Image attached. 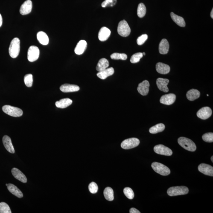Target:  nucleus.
I'll return each instance as SVG.
<instances>
[{
  "label": "nucleus",
  "instance_id": "obj_31",
  "mask_svg": "<svg viewBox=\"0 0 213 213\" xmlns=\"http://www.w3.org/2000/svg\"><path fill=\"white\" fill-rule=\"evenodd\" d=\"M105 198L106 200L112 201L114 200V192L110 187H107L103 192Z\"/></svg>",
  "mask_w": 213,
  "mask_h": 213
},
{
  "label": "nucleus",
  "instance_id": "obj_41",
  "mask_svg": "<svg viewBox=\"0 0 213 213\" xmlns=\"http://www.w3.org/2000/svg\"><path fill=\"white\" fill-rule=\"evenodd\" d=\"M148 38V36L146 34H143L139 36L137 39V44L139 45H142L147 40Z\"/></svg>",
  "mask_w": 213,
  "mask_h": 213
},
{
  "label": "nucleus",
  "instance_id": "obj_36",
  "mask_svg": "<svg viewBox=\"0 0 213 213\" xmlns=\"http://www.w3.org/2000/svg\"><path fill=\"white\" fill-rule=\"evenodd\" d=\"M143 57L142 53H135L132 56L130 59V62L132 63H136L139 62L140 59Z\"/></svg>",
  "mask_w": 213,
  "mask_h": 213
},
{
  "label": "nucleus",
  "instance_id": "obj_4",
  "mask_svg": "<svg viewBox=\"0 0 213 213\" xmlns=\"http://www.w3.org/2000/svg\"><path fill=\"white\" fill-rule=\"evenodd\" d=\"M189 189L186 186H175L171 187L167 190V193L170 196L184 195L188 194Z\"/></svg>",
  "mask_w": 213,
  "mask_h": 213
},
{
  "label": "nucleus",
  "instance_id": "obj_39",
  "mask_svg": "<svg viewBox=\"0 0 213 213\" xmlns=\"http://www.w3.org/2000/svg\"><path fill=\"white\" fill-rule=\"evenodd\" d=\"M202 139L206 142L212 143L213 142V133H208L205 134L202 136Z\"/></svg>",
  "mask_w": 213,
  "mask_h": 213
},
{
  "label": "nucleus",
  "instance_id": "obj_48",
  "mask_svg": "<svg viewBox=\"0 0 213 213\" xmlns=\"http://www.w3.org/2000/svg\"><path fill=\"white\" fill-rule=\"evenodd\" d=\"M207 96H209V95H208V94H207Z\"/></svg>",
  "mask_w": 213,
  "mask_h": 213
},
{
  "label": "nucleus",
  "instance_id": "obj_21",
  "mask_svg": "<svg viewBox=\"0 0 213 213\" xmlns=\"http://www.w3.org/2000/svg\"><path fill=\"white\" fill-rule=\"evenodd\" d=\"M87 43L84 40H80L77 43L75 49V52L78 55H81L84 52L87 48Z\"/></svg>",
  "mask_w": 213,
  "mask_h": 213
},
{
  "label": "nucleus",
  "instance_id": "obj_8",
  "mask_svg": "<svg viewBox=\"0 0 213 213\" xmlns=\"http://www.w3.org/2000/svg\"><path fill=\"white\" fill-rule=\"evenodd\" d=\"M39 50L37 47L32 45L29 47L27 53V58L29 61H35L39 59Z\"/></svg>",
  "mask_w": 213,
  "mask_h": 213
},
{
  "label": "nucleus",
  "instance_id": "obj_12",
  "mask_svg": "<svg viewBox=\"0 0 213 213\" xmlns=\"http://www.w3.org/2000/svg\"><path fill=\"white\" fill-rule=\"evenodd\" d=\"M33 4L30 0L25 1L21 6L20 8V13L22 15H26L31 13Z\"/></svg>",
  "mask_w": 213,
  "mask_h": 213
},
{
  "label": "nucleus",
  "instance_id": "obj_46",
  "mask_svg": "<svg viewBox=\"0 0 213 213\" xmlns=\"http://www.w3.org/2000/svg\"><path fill=\"white\" fill-rule=\"evenodd\" d=\"M143 53V55H145L146 54H145V53L143 52V53Z\"/></svg>",
  "mask_w": 213,
  "mask_h": 213
},
{
  "label": "nucleus",
  "instance_id": "obj_17",
  "mask_svg": "<svg viewBox=\"0 0 213 213\" xmlns=\"http://www.w3.org/2000/svg\"><path fill=\"white\" fill-rule=\"evenodd\" d=\"M111 30L106 27H103L100 29L98 33V39L101 42L107 40L111 35Z\"/></svg>",
  "mask_w": 213,
  "mask_h": 213
},
{
  "label": "nucleus",
  "instance_id": "obj_47",
  "mask_svg": "<svg viewBox=\"0 0 213 213\" xmlns=\"http://www.w3.org/2000/svg\"><path fill=\"white\" fill-rule=\"evenodd\" d=\"M8 184H6V185H7V186Z\"/></svg>",
  "mask_w": 213,
  "mask_h": 213
},
{
  "label": "nucleus",
  "instance_id": "obj_40",
  "mask_svg": "<svg viewBox=\"0 0 213 213\" xmlns=\"http://www.w3.org/2000/svg\"><path fill=\"white\" fill-rule=\"evenodd\" d=\"M89 189L90 192L92 194H96L98 191V186L95 182H91L89 185Z\"/></svg>",
  "mask_w": 213,
  "mask_h": 213
},
{
  "label": "nucleus",
  "instance_id": "obj_19",
  "mask_svg": "<svg viewBox=\"0 0 213 213\" xmlns=\"http://www.w3.org/2000/svg\"><path fill=\"white\" fill-rule=\"evenodd\" d=\"M12 173L14 178L23 183H26L27 179L25 175L18 169L14 168L12 169Z\"/></svg>",
  "mask_w": 213,
  "mask_h": 213
},
{
  "label": "nucleus",
  "instance_id": "obj_30",
  "mask_svg": "<svg viewBox=\"0 0 213 213\" xmlns=\"http://www.w3.org/2000/svg\"><path fill=\"white\" fill-rule=\"evenodd\" d=\"M165 129V126L162 123H160L151 127L149 132L152 134H156L163 131Z\"/></svg>",
  "mask_w": 213,
  "mask_h": 213
},
{
  "label": "nucleus",
  "instance_id": "obj_33",
  "mask_svg": "<svg viewBox=\"0 0 213 213\" xmlns=\"http://www.w3.org/2000/svg\"><path fill=\"white\" fill-rule=\"evenodd\" d=\"M111 58L114 60H126L127 55L124 53H114L111 55Z\"/></svg>",
  "mask_w": 213,
  "mask_h": 213
},
{
  "label": "nucleus",
  "instance_id": "obj_18",
  "mask_svg": "<svg viewBox=\"0 0 213 213\" xmlns=\"http://www.w3.org/2000/svg\"><path fill=\"white\" fill-rule=\"evenodd\" d=\"M3 142L4 147H5L8 151L12 153H15L14 147L12 144L11 139L7 135H5L3 138Z\"/></svg>",
  "mask_w": 213,
  "mask_h": 213
},
{
  "label": "nucleus",
  "instance_id": "obj_32",
  "mask_svg": "<svg viewBox=\"0 0 213 213\" xmlns=\"http://www.w3.org/2000/svg\"><path fill=\"white\" fill-rule=\"evenodd\" d=\"M147 9L143 3L138 4V17L142 18L146 14Z\"/></svg>",
  "mask_w": 213,
  "mask_h": 213
},
{
  "label": "nucleus",
  "instance_id": "obj_26",
  "mask_svg": "<svg viewBox=\"0 0 213 213\" xmlns=\"http://www.w3.org/2000/svg\"><path fill=\"white\" fill-rule=\"evenodd\" d=\"M72 103V100L69 98H66L62 99L59 101H57L55 103V105L56 106L59 108L64 109L70 106Z\"/></svg>",
  "mask_w": 213,
  "mask_h": 213
},
{
  "label": "nucleus",
  "instance_id": "obj_38",
  "mask_svg": "<svg viewBox=\"0 0 213 213\" xmlns=\"http://www.w3.org/2000/svg\"><path fill=\"white\" fill-rule=\"evenodd\" d=\"M117 3V0H105L102 3L101 7L103 8L112 7Z\"/></svg>",
  "mask_w": 213,
  "mask_h": 213
},
{
  "label": "nucleus",
  "instance_id": "obj_27",
  "mask_svg": "<svg viewBox=\"0 0 213 213\" xmlns=\"http://www.w3.org/2000/svg\"><path fill=\"white\" fill-rule=\"evenodd\" d=\"M200 96V92L197 89L190 90L187 92L186 97L190 101H193L199 98Z\"/></svg>",
  "mask_w": 213,
  "mask_h": 213
},
{
  "label": "nucleus",
  "instance_id": "obj_28",
  "mask_svg": "<svg viewBox=\"0 0 213 213\" xmlns=\"http://www.w3.org/2000/svg\"><path fill=\"white\" fill-rule=\"evenodd\" d=\"M170 16L173 21H174L178 25L181 27H184L185 26V23L183 18L173 13H170Z\"/></svg>",
  "mask_w": 213,
  "mask_h": 213
},
{
  "label": "nucleus",
  "instance_id": "obj_45",
  "mask_svg": "<svg viewBox=\"0 0 213 213\" xmlns=\"http://www.w3.org/2000/svg\"><path fill=\"white\" fill-rule=\"evenodd\" d=\"M211 162H212L213 163V156L212 157H211Z\"/></svg>",
  "mask_w": 213,
  "mask_h": 213
},
{
  "label": "nucleus",
  "instance_id": "obj_44",
  "mask_svg": "<svg viewBox=\"0 0 213 213\" xmlns=\"http://www.w3.org/2000/svg\"><path fill=\"white\" fill-rule=\"evenodd\" d=\"M210 16L212 18V19L213 18V9H212V10H211V13H210Z\"/></svg>",
  "mask_w": 213,
  "mask_h": 213
},
{
  "label": "nucleus",
  "instance_id": "obj_5",
  "mask_svg": "<svg viewBox=\"0 0 213 213\" xmlns=\"http://www.w3.org/2000/svg\"><path fill=\"white\" fill-rule=\"evenodd\" d=\"M152 167L156 173L162 176H167L170 173V169L159 163L155 162L152 164Z\"/></svg>",
  "mask_w": 213,
  "mask_h": 213
},
{
  "label": "nucleus",
  "instance_id": "obj_23",
  "mask_svg": "<svg viewBox=\"0 0 213 213\" xmlns=\"http://www.w3.org/2000/svg\"><path fill=\"white\" fill-rule=\"evenodd\" d=\"M7 186L9 191L13 195L19 198H21L23 197V194L22 192L14 185L12 184H8Z\"/></svg>",
  "mask_w": 213,
  "mask_h": 213
},
{
  "label": "nucleus",
  "instance_id": "obj_6",
  "mask_svg": "<svg viewBox=\"0 0 213 213\" xmlns=\"http://www.w3.org/2000/svg\"><path fill=\"white\" fill-rule=\"evenodd\" d=\"M117 31L118 34L122 37H127L130 34L131 29L127 21L122 20L118 24Z\"/></svg>",
  "mask_w": 213,
  "mask_h": 213
},
{
  "label": "nucleus",
  "instance_id": "obj_20",
  "mask_svg": "<svg viewBox=\"0 0 213 213\" xmlns=\"http://www.w3.org/2000/svg\"><path fill=\"white\" fill-rule=\"evenodd\" d=\"M115 71L113 68H107L103 70L99 71L97 74V76L101 80H105L107 77L112 75L114 74Z\"/></svg>",
  "mask_w": 213,
  "mask_h": 213
},
{
  "label": "nucleus",
  "instance_id": "obj_13",
  "mask_svg": "<svg viewBox=\"0 0 213 213\" xmlns=\"http://www.w3.org/2000/svg\"><path fill=\"white\" fill-rule=\"evenodd\" d=\"M150 84L147 80H144L138 84V93L143 96L147 95L149 91Z\"/></svg>",
  "mask_w": 213,
  "mask_h": 213
},
{
  "label": "nucleus",
  "instance_id": "obj_3",
  "mask_svg": "<svg viewBox=\"0 0 213 213\" xmlns=\"http://www.w3.org/2000/svg\"><path fill=\"white\" fill-rule=\"evenodd\" d=\"M2 110L4 113L13 117H20L23 114V112L21 109L9 105L3 106Z\"/></svg>",
  "mask_w": 213,
  "mask_h": 213
},
{
  "label": "nucleus",
  "instance_id": "obj_37",
  "mask_svg": "<svg viewBox=\"0 0 213 213\" xmlns=\"http://www.w3.org/2000/svg\"><path fill=\"white\" fill-rule=\"evenodd\" d=\"M123 191L125 195L128 199H132L134 197V194L131 188L128 187L125 188Z\"/></svg>",
  "mask_w": 213,
  "mask_h": 213
},
{
  "label": "nucleus",
  "instance_id": "obj_1",
  "mask_svg": "<svg viewBox=\"0 0 213 213\" xmlns=\"http://www.w3.org/2000/svg\"><path fill=\"white\" fill-rule=\"evenodd\" d=\"M20 49V41L18 38H15L11 42L9 48V53L11 57L16 58L18 57Z\"/></svg>",
  "mask_w": 213,
  "mask_h": 213
},
{
  "label": "nucleus",
  "instance_id": "obj_43",
  "mask_svg": "<svg viewBox=\"0 0 213 213\" xmlns=\"http://www.w3.org/2000/svg\"><path fill=\"white\" fill-rule=\"evenodd\" d=\"M3 24V18L2 16L0 13V27H1V26Z\"/></svg>",
  "mask_w": 213,
  "mask_h": 213
},
{
  "label": "nucleus",
  "instance_id": "obj_35",
  "mask_svg": "<svg viewBox=\"0 0 213 213\" xmlns=\"http://www.w3.org/2000/svg\"><path fill=\"white\" fill-rule=\"evenodd\" d=\"M0 213H12L10 207L7 203L4 202L0 203Z\"/></svg>",
  "mask_w": 213,
  "mask_h": 213
},
{
  "label": "nucleus",
  "instance_id": "obj_24",
  "mask_svg": "<svg viewBox=\"0 0 213 213\" xmlns=\"http://www.w3.org/2000/svg\"><path fill=\"white\" fill-rule=\"evenodd\" d=\"M169 45L168 41L166 39H163L160 43L159 50V53L161 54L165 55L168 53Z\"/></svg>",
  "mask_w": 213,
  "mask_h": 213
},
{
  "label": "nucleus",
  "instance_id": "obj_7",
  "mask_svg": "<svg viewBox=\"0 0 213 213\" xmlns=\"http://www.w3.org/2000/svg\"><path fill=\"white\" fill-rule=\"evenodd\" d=\"M140 143L139 139L136 138H128L122 141L121 147L123 149H130L138 147Z\"/></svg>",
  "mask_w": 213,
  "mask_h": 213
},
{
  "label": "nucleus",
  "instance_id": "obj_9",
  "mask_svg": "<svg viewBox=\"0 0 213 213\" xmlns=\"http://www.w3.org/2000/svg\"><path fill=\"white\" fill-rule=\"evenodd\" d=\"M153 150L158 154L164 156H170L173 154V151L171 149L162 144H158L155 146Z\"/></svg>",
  "mask_w": 213,
  "mask_h": 213
},
{
  "label": "nucleus",
  "instance_id": "obj_25",
  "mask_svg": "<svg viewBox=\"0 0 213 213\" xmlns=\"http://www.w3.org/2000/svg\"><path fill=\"white\" fill-rule=\"evenodd\" d=\"M37 38L38 41L41 44L46 45L49 44V39L48 35L45 32H39L37 34Z\"/></svg>",
  "mask_w": 213,
  "mask_h": 213
},
{
  "label": "nucleus",
  "instance_id": "obj_16",
  "mask_svg": "<svg viewBox=\"0 0 213 213\" xmlns=\"http://www.w3.org/2000/svg\"><path fill=\"white\" fill-rule=\"evenodd\" d=\"M60 89L62 92L67 93L77 92L80 90V88L76 85L65 84L60 86Z\"/></svg>",
  "mask_w": 213,
  "mask_h": 213
},
{
  "label": "nucleus",
  "instance_id": "obj_42",
  "mask_svg": "<svg viewBox=\"0 0 213 213\" xmlns=\"http://www.w3.org/2000/svg\"><path fill=\"white\" fill-rule=\"evenodd\" d=\"M130 213H140L141 212H140V211H138V210L136 209V208H131L130 210Z\"/></svg>",
  "mask_w": 213,
  "mask_h": 213
},
{
  "label": "nucleus",
  "instance_id": "obj_22",
  "mask_svg": "<svg viewBox=\"0 0 213 213\" xmlns=\"http://www.w3.org/2000/svg\"><path fill=\"white\" fill-rule=\"evenodd\" d=\"M157 71L162 74H167L170 72V67L169 65L162 62H158L156 65Z\"/></svg>",
  "mask_w": 213,
  "mask_h": 213
},
{
  "label": "nucleus",
  "instance_id": "obj_10",
  "mask_svg": "<svg viewBox=\"0 0 213 213\" xmlns=\"http://www.w3.org/2000/svg\"><path fill=\"white\" fill-rule=\"evenodd\" d=\"M212 110L210 108L205 106L200 109L197 113V116L202 120H206L212 115Z\"/></svg>",
  "mask_w": 213,
  "mask_h": 213
},
{
  "label": "nucleus",
  "instance_id": "obj_34",
  "mask_svg": "<svg viewBox=\"0 0 213 213\" xmlns=\"http://www.w3.org/2000/svg\"><path fill=\"white\" fill-rule=\"evenodd\" d=\"M24 80L26 86L28 87H31L33 83V76L31 74L26 75Z\"/></svg>",
  "mask_w": 213,
  "mask_h": 213
},
{
  "label": "nucleus",
  "instance_id": "obj_2",
  "mask_svg": "<svg viewBox=\"0 0 213 213\" xmlns=\"http://www.w3.org/2000/svg\"><path fill=\"white\" fill-rule=\"evenodd\" d=\"M178 141L179 145L188 151L194 152L197 149L195 143L189 138L180 137L178 139Z\"/></svg>",
  "mask_w": 213,
  "mask_h": 213
},
{
  "label": "nucleus",
  "instance_id": "obj_29",
  "mask_svg": "<svg viewBox=\"0 0 213 213\" xmlns=\"http://www.w3.org/2000/svg\"><path fill=\"white\" fill-rule=\"evenodd\" d=\"M109 66V62L108 60L105 58H102L100 59L98 63L97 64L96 69L97 71H100L106 69Z\"/></svg>",
  "mask_w": 213,
  "mask_h": 213
},
{
  "label": "nucleus",
  "instance_id": "obj_15",
  "mask_svg": "<svg viewBox=\"0 0 213 213\" xmlns=\"http://www.w3.org/2000/svg\"><path fill=\"white\" fill-rule=\"evenodd\" d=\"M198 170L200 172L206 175L213 176V167L208 164H200L199 166Z\"/></svg>",
  "mask_w": 213,
  "mask_h": 213
},
{
  "label": "nucleus",
  "instance_id": "obj_14",
  "mask_svg": "<svg viewBox=\"0 0 213 213\" xmlns=\"http://www.w3.org/2000/svg\"><path fill=\"white\" fill-rule=\"evenodd\" d=\"M169 82V81L168 79L159 78L157 80L156 84L159 90L164 92H169L167 85Z\"/></svg>",
  "mask_w": 213,
  "mask_h": 213
},
{
  "label": "nucleus",
  "instance_id": "obj_11",
  "mask_svg": "<svg viewBox=\"0 0 213 213\" xmlns=\"http://www.w3.org/2000/svg\"><path fill=\"white\" fill-rule=\"evenodd\" d=\"M176 96L174 94H165L161 97L160 102L164 105H170L173 104L175 101Z\"/></svg>",
  "mask_w": 213,
  "mask_h": 213
}]
</instances>
